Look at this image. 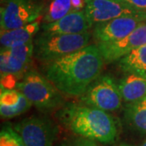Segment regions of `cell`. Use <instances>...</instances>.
Instances as JSON below:
<instances>
[{
  "label": "cell",
  "mask_w": 146,
  "mask_h": 146,
  "mask_svg": "<svg viewBox=\"0 0 146 146\" xmlns=\"http://www.w3.org/2000/svg\"><path fill=\"white\" fill-rule=\"evenodd\" d=\"M25 146H53L57 127L46 118L32 116L13 126Z\"/></svg>",
  "instance_id": "obj_7"
},
{
  "label": "cell",
  "mask_w": 146,
  "mask_h": 146,
  "mask_svg": "<svg viewBox=\"0 0 146 146\" xmlns=\"http://www.w3.org/2000/svg\"><path fill=\"white\" fill-rule=\"evenodd\" d=\"M16 88L33 106L43 112H50L64 104L63 94L45 76L36 71L27 72L21 82L16 84Z\"/></svg>",
  "instance_id": "obj_4"
},
{
  "label": "cell",
  "mask_w": 146,
  "mask_h": 146,
  "mask_svg": "<svg viewBox=\"0 0 146 146\" xmlns=\"http://www.w3.org/2000/svg\"><path fill=\"white\" fill-rule=\"evenodd\" d=\"M145 75H146V73H145Z\"/></svg>",
  "instance_id": "obj_25"
},
{
  "label": "cell",
  "mask_w": 146,
  "mask_h": 146,
  "mask_svg": "<svg viewBox=\"0 0 146 146\" xmlns=\"http://www.w3.org/2000/svg\"><path fill=\"white\" fill-rule=\"evenodd\" d=\"M140 146H146V140L144 141V142H143V143H142V144H141Z\"/></svg>",
  "instance_id": "obj_24"
},
{
  "label": "cell",
  "mask_w": 146,
  "mask_h": 146,
  "mask_svg": "<svg viewBox=\"0 0 146 146\" xmlns=\"http://www.w3.org/2000/svg\"><path fill=\"white\" fill-rule=\"evenodd\" d=\"M86 0H50L44 9L42 21L44 24L60 20L72 11L84 10Z\"/></svg>",
  "instance_id": "obj_16"
},
{
  "label": "cell",
  "mask_w": 146,
  "mask_h": 146,
  "mask_svg": "<svg viewBox=\"0 0 146 146\" xmlns=\"http://www.w3.org/2000/svg\"><path fill=\"white\" fill-rule=\"evenodd\" d=\"M44 9L42 0H4L0 9L1 31L18 29L35 22Z\"/></svg>",
  "instance_id": "obj_5"
},
{
  "label": "cell",
  "mask_w": 146,
  "mask_h": 146,
  "mask_svg": "<svg viewBox=\"0 0 146 146\" xmlns=\"http://www.w3.org/2000/svg\"><path fill=\"white\" fill-rule=\"evenodd\" d=\"M84 11L94 25L125 16H141L146 20L123 0H86Z\"/></svg>",
  "instance_id": "obj_10"
},
{
  "label": "cell",
  "mask_w": 146,
  "mask_h": 146,
  "mask_svg": "<svg viewBox=\"0 0 146 146\" xmlns=\"http://www.w3.org/2000/svg\"><path fill=\"white\" fill-rule=\"evenodd\" d=\"M119 146H134V145H129V144H126V143H122V144H120Z\"/></svg>",
  "instance_id": "obj_22"
},
{
  "label": "cell",
  "mask_w": 146,
  "mask_h": 146,
  "mask_svg": "<svg viewBox=\"0 0 146 146\" xmlns=\"http://www.w3.org/2000/svg\"><path fill=\"white\" fill-rule=\"evenodd\" d=\"M123 101L118 84L107 75L99 76L80 96L82 104L106 112L118 110L122 106Z\"/></svg>",
  "instance_id": "obj_6"
},
{
  "label": "cell",
  "mask_w": 146,
  "mask_h": 146,
  "mask_svg": "<svg viewBox=\"0 0 146 146\" xmlns=\"http://www.w3.org/2000/svg\"><path fill=\"white\" fill-rule=\"evenodd\" d=\"M0 146H25V145L15 128L10 124H6L0 132Z\"/></svg>",
  "instance_id": "obj_19"
},
{
  "label": "cell",
  "mask_w": 146,
  "mask_h": 146,
  "mask_svg": "<svg viewBox=\"0 0 146 146\" xmlns=\"http://www.w3.org/2000/svg\"><path fill=\"white\" fill-rule=\"evenodd\" d=\"M33 41L17 46L2 48L0 54L1 78L25 72L33 57Z\"/></svg>",
  "instance_id": "obj_9"
},
{
  "label": "cell",
  "mask_w": 146,
  "mask_h": 146,
  "mask_svg": "<svg viewBox=\"0 0 146 146\" xmlns=\"http://www.w3.org/2000/svg\"><path fill=\"white\" fill-rule=\"evenodd\" d=\"M89 32L80 34H63L43 32L33 39V57L46 63L89 45Z\"/></svg>",
  "instance_id": "obj_3"
},
{
  "label": "cell",
  "mask_w": 146,
  "mask_h": 146,
  "mask_svg": "<svg viewBox=\"0 0 146 146\" xmlns=\"http://www.w3.org/2000/svg\"><path fill=\"white\" fill-rule=\"evenodd\" d=\"M104 58L97 45L45 63L44 76L64 95L80 97L101 76Z\"/></svg>",
  "instance_id": "obj_1"
},
{
  "label": "cell",
  "mask_w": 146,
  "mask_h": 146,
  "mask_svg": "<svg viewBox=\"0 0 146 146\" xmlns=\"http://www.w3.org/2000/svg\"><path fill=\"white\" fill-rule=\"evenodd\" d=\"M146 44V23L143 22L128 36L110 42L97 43L105 62L119 61L131 50Z\"/></svg>",
  "instance_id": "obj_11"
},
{
  "label": "cell",
  "mask_w": 146,
  "mask_h": 146,
  "mask_svg": "<svg viewBox=\"0 0 146 146\" xmlns=\"http://www.w3.org/2000/svg\"><path fill=\"white\" fill-rule=\"evenodd\" d=\"M124 119L134 130L146 136V96L127 103L124 110Z\"/></svg>",
  "instance_id": "obj_17"
},
{
  "label": "cell",
  "mask_w": 146,
  "mask_h": 146,
  "mask_svg": "<svg viewBox=\"0 0 146 146\" xmlns=\"http://www.w3.org/2000/svg\"><path fill=\"white\" fill-rule=\"evenodd\" d=\"M119 68L125 73H146V44L131 50L118 63Z\"/></svg>",
  "instance_id": "obj_18"
},
{
  "label": "cell",
  "mask_w": 146,
  "mask_h": 146,
  "mask_svg": "<svg viewBox=\"0 0 146 146\" xmlns=\"http://www.w3.org/2000/svg\"><path fill=\"white\" fill-rule=\"evenodd\" d=\"M58 118L74 134L100 143H113L118 135L116 123L108 112L87 105H67L59 111Z\"/></svg>",
  "instance_id": "obj_2"
},
{
  "label": "cell",
  "mask_w": 146,
  "mask_h": 146,
  "mask_svg": "<svg viewBox=\"0 0 146 146\" xmlns=\"http://www.w3.org/2000/svg\"><path fill=\"white\" fill-rule=\"evenodd\" d=\"M146 20L136 16H125L94 25L93 35L97 43L115 42L136 29Z\"/></svg>",
  "instance_id": "obj_8"
},
{
  "label": "cell",
  "mask_w": 146,
  "mask_h": 146,
  "mask_svg": "<svg viewBox=\"0 0 146 146\" xmlns=\"http://www.w3.org/2000/svg\"><path fill=\"white\" fill-rule=\"evenodd\" d=\"M33 104L19 89H2L0 94V115L3 119H11L25 113Z\"/></svg>",
  "instance_id": "obj_13"
},
{
  "label": "cell",
  "mask_w": 146,
  "mask_h": 146,
  "mask_svg": "<svg viewBox=\"0 0 146 146\" xmlns=\"http://www.w3.org/2000/svg\"><path fill=\"white\" fill-rule=\"evenodd\" d=\"M71 146H99L96 141L90 140L88 138H84L82 136H80L78 138L75 139L74 141L70 143Z\"/></svg>",
  "instance_id": "obj_21"
},
{
  "label": "cell",
  "mask_w": 146,
  "mask_h": 146,
  "mask_svg": "<svg viewBox=\"0 0 146 146\" xmlns=\"http://www.w3.org/2000/svg\"><path fill=\"white\" fill-rule=\"evenodd\" d=\"M123 102H133L146 96V75L126 73L118 84Z\"/></svg>",
  "instance_id": "obj_14"
},
{
  "label": "cell",
  "mask_w": 146,
  "mask_h": 146,
  "mask_svg": "<svg viewBox=\"0 0 146 146\" xmlns=\"http://www.w3.org/2000/svg\"><path fill=\"white\" fill-rule=\"evenodd\" d=\"M58 146H71L70 145V143H62L61 145H59Z\"/></svg>",
  "instance_id": "obj_23"
},
{
  "label": "cell",
  "mask_w": 146,
  "mask_h": 146,
  "mask_svg": "<svg viewBox=\"0 0 146 146\" xmlns=\"http://www.w3.org/2000/svg\"><path fill=\"white\" fill-rule=\"evenodd\" d=\"M132 9L146 17V0H123Z\"/></svg>",
  "instance_id": "obj_20"
},
{
  "label": "cell",
  "mask_w": 146,
  "mask_h": 146,
  "mask_svg": "<svg viewBox=\"0 0 146 146\" xmlns=\"http://www.w3.org/2000/svg\"><path fill=\"white\" fill-rule=\"evenodd\" d=\"M40 29V22L35 21L18 29L1 31L0 43L2 48L17 46L33 41Z\"/></svg>",
  "instance_id": "obj_15"
},
{
  "label": "cell",
  "mask_w": 146,
  "mask_h": 146,
  "mask_svg": "<svg viewBox=\"0 0 146 146\" xmlns=\"http://www.w3.org/2000/svg\"><path fill=\"white\" fill-rule=\"evenodd\" d=\"M94 26V24L87 16L84 10L72 11L60 20L44 24L42 23V29L46 33H63V34H80L84 33Z\"/></svg>",
  "instance_id": "obj_12"
}]
</instances>
